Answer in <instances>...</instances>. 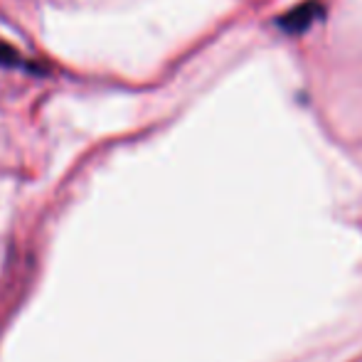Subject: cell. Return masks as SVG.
Wrapping results in <instances>:
<instances>
[{
    "instance_id": "obj_1",
    "label": "cell",
    "mask_w": 362,
    "mask_h": 362,
    "mask_svg": "<svg viewBox=\"0 0 362 362\" xmlns=\"http://www.w3.org/2000/svg\"><path fill=\"white\" fill-rule=\"evenodd\" d=\"M323 15V5L318 0H305V3L296 5L286 15L279 18V28L286 30L288 35H300Z\"/></svg>"
}]
</instances>
